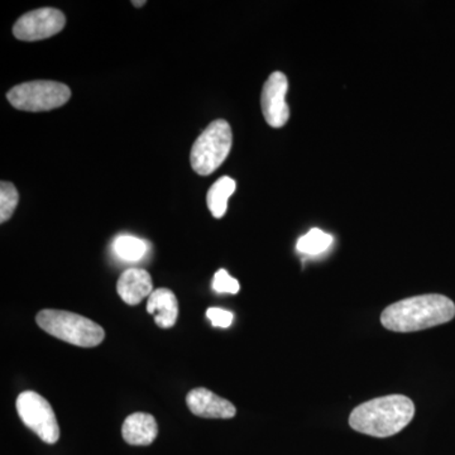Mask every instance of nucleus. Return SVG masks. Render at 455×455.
<instances>
[{
    "instance_id": "nucleus-1",
    "label": "nucleus",
    "mask_w": 455,
    "mask_h": 455,
    "mask_svg": "<svg viewBox=\"0 0 455 455\" xmlns=\"http://www.w3.org/2000/svg\"><path fill=\"white\" fill-rule=\"evenodd\" d=\"M455 317V304L439 293L403 299L383 310L382 325L396 333H414L451 322Z\"/></svg>"
},
{
    "instance_id": "nucleus-2",
    "label": "nucleus",
    "mask_w": 455,
    "mask_h": 455,
    "mask_svg": "<svg viewBox=\"0 0 455 455\" xmlns=\"http://www.w3.org/2000/svg\"><path fill=\"white\" fill-rule=\"evenodd\" d=\"M414 401L403 395H388L366 401L353 410L349 425L353 430L374 438L396 435L411 423Z\"/></svg>"
},
{
    "instance_id": "nucleus-3",
    "label": "nucleus",
    "mask_w": 455,
    "mask_h": 455,
    "mask_svg": "<svg viewBox=\"0 0 455 455\" xmlns=\"http://www.w3.org/2000/svg\"><path fill=\"white\" fill-rule=\"evenodd\" d=\"M36 322L41 329L57 339L83 348L97 347L106 338V331L100 325L70 311L42 310L36 317Z\"/></svg>"
},
{
    "instance_id": "nucleus-4",
    "label": "nucleus",
    "mask_w": 455,
    "mask_h": 455,
    "mask_svg": "<svg viewBox=\"0 0 455 455\" xmlns=\"http://www.w3.org/2000/svg\"><path fill=\"white\" fill-rule=\"evenodd\" d=\"M233 134L229 123L218 119L197 137L191 148L190 163L197 175H212L227 160L232 149Z\"/></svg>"
},
{
    "instance_id": "nucleus-5",
    "label": "nucleus",
    "mask_w": 455,
    "mask_h": 455,
    "mask_svg": "<svg viewBox=\"0 0 455 455\" xmlns=\"http://www.w3.org/2000/svg\"><path fill=\"white\" fill-rule=\"evenodd\" d=\"M71 90L62 83L38 80L20 84L9 90V103L25 112H49L70 100Z\"/></svg>"
},
{
    "instance_id": "nucleus-6",
    "label": "nucleus",
    "mask_w": 455,
    "mask_h": 455,
    "mask_svg": "<svg viewBox=\"0 0 455 455\" xmlns=\"http://www.w3.org/2000/svg\"><path fill=\"white\" fill-rule=\"evenodd\" d=\"M16 406L22 423L42 442L47 444H56L59 442V423L52 406L46 398L35 391L22 392L17 398Z\"/></svg>"
},
{
    "instance_id": "nucleus-7",
    "label": "nucleus",
    "mask_w": 455,
    "mask_h": 455,
    "mask_svg": "<svg viewBox=\"0 0 455 455\" xmlns=\"http://www.w3.org/2000/svg\"><path fill=\"white\" fill-rule=\"evenodd\" d=\"M66 17L56 8H41L23 14L13 26V35L20 41L46 40L64 29Z\"/></svg>"
},
{
    "instance_id": "nucleus-8",
    "label": "nucleus",
    "mask_w": 455,
    "mask_h": 455,
    "mask_svg": "<svg viewBox=\"0 0 455 455\" xmlns=\"http://www.w3.org/2000/svg\"><path fill=\"white\" fill-rule=\"evenodd\" d=\"M289 92V82L286 75L276 71L269 75L267 82L263 85L260 107L263 116L269 127L281 128L289 122L290 108L286 103Z\"/></svg>"
},
{
    "instance_id": "nucleus-9",
    "label": "nucleus",
    "mask_w": 455,
    "mask_h": 455,
    "mask_svg": "<svg viewBox=\"0 0 455 455\" xmlns=\"http://www.w3.org/2000/svg\"><path fill=\"white\" fill-rule=\"evenodd\" d=\"M187 403L194 415L205 419H232L236 414L235 406L226 398L220 397L208 388H194L188 392Z\"/></svg>"
},
{
    "instance_id": "nucleus-10",
    "label": "nucleus",
    "mask_w": 455,
    "mask_h": 455,
    "mask_svg": "<svg viewBox=\"0 0 455 455\" xmlns=\"http://www.w3.org/2000/svg\"><path fill=\"white\" fill-rule=\"evenodd\" d=\"M116 291L125 304H140L143 299L154 292L151 275L142 268L127 269L119 277Z\"/></svg>"
},
{
    "instance_id": "nucleus-11",
    "label": "nucleus",
    "mask_w": 455,
    "mask_h": 455,
    "mask_svg": "<svg viewBox=\"0 0 455 455\" xmlns=\"http://www.w3.org/2000/svg\"><path fill=\"white\" fill-rule=\"evenodd\" d=\"M123 439L131 445H151L158 435V425L154 416L136 412L125 419L122 427Z\"/></svg>"
},
{
    "instance_id": "nucleus-12",
    "label": "nucleus",
    "mask_w": 455,
    "mask_h": 455,
    "mask_svg": "<svg viewBox=\"0 0 455 455\" xmlns=\"http://www.w3.org/2000/svg\"><path fill=\"white\" fill-rule=\"evenodd\" d=\"M147 311L155 315L156 325L163 329L172 328L179 317L178 298L169 289L155 290L147 302Z\"/></svg>"
},
{
    "instance_id": "nucleus-13",
    "label": "nucleus",
    "mask_w": 455,
    "mask_h": 455,
    "mask_svg": "<svg viewBox=\"0 0 455 455\" xmlns=\"http://www.w3.org/2000/svg\"><path fill=\"white\" fill-rule=\"evenodd\" d=\"M235 181L229 176H223L212 184L211 190L206 194V204L212 217L220 220L226 215L228 200L235 194Z\"/></svg>"
},
{
    "instance_id": "nucleus-14",
    "label": "nucleus",
    "mask_w": 455,
    "mask_h": 455,
    "mask_svg": "<svg viewBox=\"0 0 455 455\" xmlns=\"http://www.w3.org/2000/svg\"><path fill=\"white\" fill-rule=\"evenodd\" d=\"M113 251L119 259L134 262L146 256L148 247L142 239L133 235H119L113 242Z\"/></svg>"
},
{
    "instance_id": "nucleus-15",
    "label": "nucleus",
    "mask_w": 455,
    "mask_h": 455,
    "mask_svg": "<svg viewBox=\"0 0 455 455\" xmlns=\"http://www.w3.org/2000/svg\"><path fill=\"white\" fill-rule=\"evenodd\" d=\"M331 243H333V236L314 228L299 239L298 251L301 253L316 256V254L325 252Z\"/></svg>"
},
{
    "instance_id": "nucleus-16",
    "label": "nucleus",
    "mask_w": 455,
    "mask_h": 455,
    "mask_svg": "<svg viewBox=\"0 0 455 455\" xmlns=\"http://www.w3.org/2000/svg\"><path fill=\"white\" fill-rule=\"evenodd\" d=\"M20 202V194L12 182H0V221L5 223L11 220Z\"/></svg>"
},
{
    "instance_id": "nucleus-17",
    "label": "nucleus",
    "mask_w": 455,
    "mask_h": 455,
    "mask_svg": "<svg viewBox=\"0 0 455 455\" xmlns=\"http://www.w3.org/2000/svg\"><path fill=\"white\" fill-rule=\"evenodd\" d=\"M212 289L220 293H235L241 290V284L235 277L230 276L226 269H220L217 274L214 275V280H212Z\"/></svg>"
},
{
    "instance_id": "nucleus-18",
    "label": "nucleus",
    "mask_w": 455,
    "mask_h": 455,
    "mask_svg": "<svg viewBox=\"0 0 455 455\" xmlns=\"http://www.w3.org/2000/svg\"><path fill=\"white\" fill-rule=\"evenodd\" d=\"M206 316L211 320L212 325L215 328L227 329L232 325L235 315L230 311L220 309V307H211L206 311Z\"/></svg>"
},
{
    "instance_id": "nucleus-19",
    "label": "nucleus",
    "mask_w": 455,
    "mask_h": 455,
    "mask_svg": "<svg viewBox=\"0 0 455 455\" xmlns=\"http://www.w3.org/2000/svg\"><path fill=\"white\" fill-rule=\"evenodd\" d=\"M134 4V7H142L143 4H146L145 0L143 2H132Z\"/></svg>"
}]
</instances>
